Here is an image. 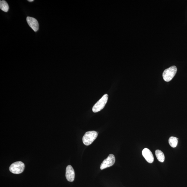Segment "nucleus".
<instances>
[{
  "label": "nucleus",
  "instance_id": "obj_1",
  "mask_svg": "<svg viewBox=\"0 0 187 187\" xmlns=\"http://www.w3.org/2000/svg\"><path fill=\"white\" fill-rule=\"evenodd\" d=\"M98 132L94 131L87 132L83 138L84 144L86 145H91L98 137Z\"/></svg>",
  "mask_w": 187,
  "mask_h": 187
},
{
  "label": "nucleus",
  "instance_id": "obj_2",
  "mask_svg": "<svg viewBox=\"0 0 187 187\" xmlns=\"http://www.w3.org/2000/svg\"><path fill=\"white\" fill-rule=\"evenodd\" d=\"M177 68L175 66H172L166 69L163 73V77L164 80L166 82L171 80L176 74Z\"/></svg>",
  "mask_w": 187,
  "mask_h": 187
},
{
  "label": "nucleus",
  "instance_id": "obj_3",
  "mask_svg": "<svg viewBox=\"0 0 187 187\" xmlns=\"http://www.w3.org/2000/svg\"><path fill=\"white\" fill-rule=\"evenodd\" d=\"M108 98V95L105 94L104 95L98 102L93 106L92 111L94 113L100 111L102 110L107 104Z\"/></svg>",
  "mask_w": 187,
  "mask_h": 187
},
{
  "label": "nucleus",
  "instance_id": "obj_4",
  "mask_svg": "<svg viewBox=\"0 0 187 187\" xmlns=\"http://www.w3.org/2000/svg\"><path fill=\"white\" fill-rule=\"evenodd\" d=\"M24 164L22 161H17L11 164L9 168L10 171L14 174H20L24 170Z\"/></svg>",
  "mask_w": 187,
  "mask_h": 187
},
{
  "label": "nucleus",
  "instance_id": "obj_5",
  "mask_svg": "<svg viewBox=\"0 0 187 187\" xmlns=\"http://www.w3.org/2000/svg\"><path fill=\"white\" fill-rule=\"evenodd\" d=\"M115 158L114 154H109L108 157L104 159L101 164L100 169L103 170L105 168L111 167L114 165L115 163Z\"/></svg>",
  "mask_w": 187,
  "mask_h": 187
},
{
  "label": "nucleus",
  "instance_id": "obj_6",
  "mask_svg": "<svg viewBox=\"0 0 187 187\" xmlns=\"http://www.w3.org/2000/svg\"><path fill=\"white\" fill-rule=\"evenodd\" d=\"M66 176L68 181L73 182L75 179V173L72 166L69 165L67 166L66 169Z\"/></svg>",
  "mask_w": 187,
  "mask_h": 187
},
{
  "label": "nucleus",
  "instance_id": "obj_7",
  "mask_svg": "<svg viewBox=\"0 0 187 187\" xmlns=\"http://www.w3.org/2000/svg\"><path fill=\"white\" fill-rule=\"evenodd\" d=\"M26 21L29 26L34 32H36L38 30L39 24L38 20L36 18L28 17L26 18Z\"/></svg>",
  "mask_w": 187,
  "mask_h": 187
},
{
  "label": "nucleus",
  "instance_id": "obj_8",
  "mask_svg": "<svg viewBox=\"0 0 187 187\" xmlns=\"http://www.w3.org/2000/svg\"><path fill=\"white\" fill-rule=\"evenodd\" d=\"M142 154L148 162L152 163L154 161V157L152 152L148 148H145L142 151Z\"/></svg>",
  "mask_w": 187,
  "mask_h": 187
},
{
  "label": "nucleus",
  "instance_id": "obj_9",
  "mask_svg": "<svg viewBox=\"0 0 187 187\" xmlns=\"http://www.w3.org/2000/svg\"><path fill=\"white\" fill-rule=\"evenodd\" d=\"M155 154L157 159L160 162H164L165 158V156L162 151L159 150H157L155 151Z\"/></svg>",
  "mask_w": 187,
  "mask_h": 187
},
{
  "label": "nucleus",
  "instance_id": "obj_10",
  "mask_svg": "<svg viewBox=\"0 0 187 187\" xmlns=\"http://www.w3.org/2000/svg\"><path fill=\"white\" fill-rule=\"evenodd\" d=\"M0 8L4 12H7L9 9V6L8 3L5 1H0Z\"/></svg>",
  "mask_w": 187,
  "mask_h": 187
},
{
  "label": "nucleus",
  "instance_id": "obj_11",
  "mask_svg": "<svg viewBox=\"0 0 187 187\" xmlns=\"http://www.w3.org/2000/svg\"><path fill=\"white\" fill-rule=\"evenodd\" d=\"M178 139L176 137H170L168 140V142L170 146L173 148L176 147L178 144Z\"/></svg>",
  "mask_w": 187,
  "mask_h": 187
},
{
  "label": "nucleus",
  "instance_id": "obj_12",
  "mask_svg": "<svg viewBox=\"0 0 187 187\" xmlns=\"http://www.w3.org/2000/svg\"><path fill=\"white\" fill-rule=\"evenodd\" d=\"M29 2H33L34 1L33 0H29V1H28Z\"/></svg>",
  "mask_w": 187,
  "mask_h": 187
}]
</instances>
